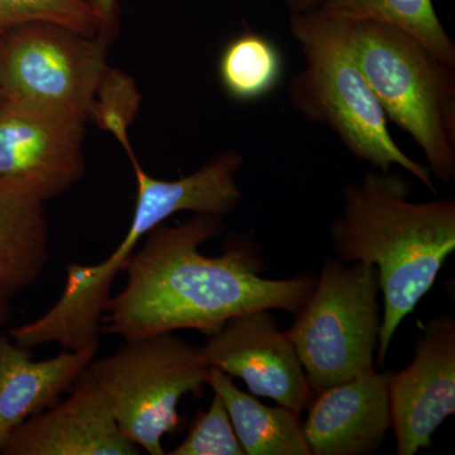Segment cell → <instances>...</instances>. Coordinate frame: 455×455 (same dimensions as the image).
Instances as JSON below:
<instances>
[{
	"instance_id": "cell-8",
	"label": "cell",
	"mask_w": 455,
	"mask_h": 455,
	"mask_svg": "<svg viewBox=\"0 0 455 455\" xmlns=\"http://www.w3.org/2000/svg\"><path fill=\"white\" fill-rule=\"evenodd\" d=\"M85 122L46 110L0 108V185L42 202L62 196L85 173Z\"/></svg>"
},
{
	"instance_id": "cell-5",
	"label": "cell",
	"mask_w": 455,
	"mask_h": 455,
	"mask_svg": "<svg viewBox=\"0 0 455 455\" xmlns=\"http://www.w3.org/2000/svg\"><path fill=\"white\" fill-rule=\"evenodd\" d=\"M379 272L371 263L328 257L313 291L284 331L313 394L373 368L379 348Z\"/></svg>"
},
{
	"instance_id": "cell-21",
	"label": "cell",
	"mask_w": 455,
	"mask_h": 455,
	"mask_svg": "<svg viewBox=\"0 0 455 455\" xmlns=\"http://www.w3.org/2000/svg\"><path fill=\"white\" fill-rule=\"evenodd\" d=\"M326 0H283L284 5L291 13H307L322 7Z\"/></svg>"
},
{
	"instance_id": "cell-2",
	"label": "cell",
	"mask_w": 455,
	"mask_h": 455,
	"mask_svg": "<svg viewBox=\"0 0 455 455\" xmlns=\"http://www.w3.org/2000/svg\"><path fill=\"white\" fill-rule=\"evenodd\" d=\"M409 181L372 170L343 188V211L331 229L335 259L371 263L379 272L383 316L377 358L381 366L392 338L430 291L455 250V196L409 199Z\"/></svg>"
},
{
	"instance_id": "cell-17",
	"label": "cell",
	"mask_w": 455,
	"mask_h": 455,
	"mask_svg": "<svg viewBox=\"0 0 455 455\" xmlns=\"http://www.w3.org/2000/svg\"><path fill=\"white\" fill-rule=\"evenodd\" d=\"M218 73L228 97L252 103L268 97L280 85L283 53L267 36L245 31L221 51Z\"/></svg>"
},
{
	"instance_id": "cell-22",
	"label": "cell",
	"mask_w": 455,
	"mask_h": 455,
	"mask_svg": "<svg viewBox=\"0 0 455 455\" xmlns=\"http://www.w3.org/2000/svg\"><path fill=\"white\" fill-rule=\"evenodd\" d=\"M9 307H0V324L4 322L5 317L8 315Z\"/></svg>"
},
{
	"instance_id": "cell-15",
	"label": "cell",
	"mask_w": 455,
	"mask_h": 455,
	"mask_svg": "<svg viewBox=\"0 0 455 455\" xmlns=\"http://www.w3.org/2000/svg\"><path fill=\"white\" fill-rule=\"evenodd\" d=\"M205 383L223 400L244 455H311L300 414L281 405L266 406L217 368L209 367Z\"/></svg>"
},
{
	"instance_id": "cell-6",
	"label": "cell",
	"mask_w": 455,
	"mask_h": 455,
	"mask_svg": "<svg viewBox=\"0 0 455 455\" xmlns=\"http://www.w3.org/2000/svg\"><path fill=\"white\" fill-rule=\"evenodd\" d=\"M208 370L202 347L175 331L124 340L88 366L123 435L151 455L166 454L163 439L178 427L180 400L202 391Z\"/></svg>"
},
{
	"instance_id": "cell-4",
	"label": "cell",
	"mask_w": 455,
	"mask_h": 455,
	"mask_svg": "<svg viewBox=\"0 0 455 455\" xmlns=\"http://www.w3.org/2000/svg\"><path fill=\"white\" fill-rule=\"evenodd\" d=\"M350 44L387 119L423 151L433 178L455 179V68L406 33L349 20Z\"/></svg>"
},
{
	"instance_id": "cell-7",
	"label": "cell",
	"mask_w": 455,
	"mask_h": 455,
	"mask_svg": "<svg viewBox=\"0 0 455 455\" xmlns=\"http://www.w3.org/2000/svg\"><path fill=\"white\" fill-rule=\"evenodd\" d=\"M108 42L52 23H27L0 36L3 104L94 121L113 71Z\"/></svg>"
},
{
	"instance_id": "cell-16",
	"label": "cell",
	"mask_w": 455,
	"mask_h": 455,
	"mask_svg": "<svg viewBox=\"0 0 455 455\" xmlns=\"http://www.w3.org/2000/svg\"><path fill=\"white\" fill-rule=\"evenodd\" d=\"M317 9L347 20L395 27L455 68V44L440 22L433 0H326Z\"/></svg>"
},
{
	"instance_id": "cell-10",
	"label": "cell",
	"mask_w": 455,
	"mask_h": 455,
	"mask_svg": "<svg viewBox=\"0 0 455 455\" xmlns=\"http://www.w3.org/2000/svg\"><path fill=\"white\" fill-rule=\"evenodd\" d=\"M391 429L397 455L431 447V439L455 412V320L434 316L416 340L411 363L388 377Z\"/></svg>"
},
{
	"instance_id": "cell-9",
	"label": "cell",
	"mask_w": 455,
	"mask_h": 455,
	"mask_svg": "<svg viewBox=\"0 0 455 455\" xmlns=\"http://www.w3.org/2000/svg\"><path fill=\"white\" fill-rule=\"evenodd\" d=\"M272 310L248 311L228 320L203 346L209 367L242 379L256 396L301 414L313 398L295 347Z\"/></svg>"
},
{
	"instance_id": "cell-20",
	"label": "cell",
	"mask_w": 455,
	"mask_h": 455,
	"mask_svg": "<svg viewBox=\"0 0 455 455\" xmlns=\"http://www.w3.org/2000/svg\"><path fill=\"white\" fill-rule=\"evenodd\" d=\"M100 23V36L108 42L113 41L118 28V0H89Z\"/></svg>"
},
{
	"instance_id": "cell-19",
	"label": "cell",
	"mask_w": 455,
	"mask_h": 455,
	"mask_svg": "<svg viewBox=\"0 0 455 455\" xmlns=\"http://www.w3.org/2000/svg\"><path fill=\"white\" fill-rule=\"evenodd\" d=\"M167 454L244 455L220 395L214 394L211 406L200 415L184 442Z\"/></svg>"
},
{
	"instance_id": "cell-14",
	"label": "cell",
	"mask_w": 455,
	"mask_h": 455,
	"mask_svg": "<svg viewBox=\"0 0 455 455\" xmlns=\"http://www.w3.org/2000/svg\"><path fill=\"white\" fill-rule=\"evenodd\" d=\"M44 204L23 188L0 185V307L32 286L49 262Z\"/></svg>"
},
{
	"instance_id": "cell-13",
	"label": "cell",
	"mask_w": 455,
	"mask_h": 455,
	"mask_svg": "<svg viewBox=\"0 0 455 455\" xmlns=\"http://www.w3.org/2000/svg\"><path fill=\"white\" fill-rule=\"evenodd\" d=\"M99 341L35 361L32 349L0 333V451L28 419L55 405L95 359Z\"/></svg>"
},
{
	"instance_id": "cell-12",
	"label": "cell",
	"mask_w": 455,
	"mask_h": 455,
	"mask_svg": "<svg viewBox=\"0 0 455 455\" xmlns=\"http://www.w3.org/2000/svg\"><path fill=\"white\" fill-rule=\"evenodd\" d=\"M388 374L374 368L317 394L302 424L311 455H368L391 429Z\"/></svg>"
},
{
	"instance_id": "cell-3",
	"label": "cell",
	"mask_w": 455,
	"mask_h": 455,
	"mask_svg": "<svg viewBox=\"0 0 455 455\" xmlns=\"http://www.w3.org/2000/svg\"><path fill=\"white\" fill-rule=\"evenodd\" d=\"M289 27L305 60L304 68L290 80L293 109L329 128L357 160L379 171L397 164L436 194L429 167L412 160L392 139L387 116L353 53L349 20L315 9L290 14Z\"/></svg>"
},
{
	"instance_id": "cell-18",
	"label": "cell",
	"mask_w": 455,
	"mask_h": 455,
	"mask_svg": "<svg viewBox=\"0 0 455 455\" xmlns=\"http://www.w3.org/2000/svg\"><path fill=\"white\" fill-rule=\"evenodd\" d=\"M36 22L66 27L89 37L100 36V23L89 0H0V36Z\"/></svg>"
},
{
	"instance_id": "cell-11",
	"label": "cell",
	"mask_w": 455,
	"mask_h": 455,
	"mask_svg": "<svg viewBox=\"0 0 455 455\" xmlns=\"http://www.w3.org/2000/svg\"><path fill=\"white\" fill-rule=\"evenodd\" d=\"M88 368L70 396L28 419L9 436L3 455H139Z\"/></svg>"
},
{
	"instance_id": "cell-23",
	"label": "cell",
	"mask_w": 455,
	"mask_h": 455,
	"mask_svg": "<svg viewBox=\"0 0 455 455\" xmlns=\"http://www.w3.org/2000/svg\"><path fill=\"white\" fill-rule=\"evenodd\" d=\"M3 107V99H2V95H0V108Z\"/></svg>"
},
{
	"instance_id": "cell-1",
	"label": "cell",
	"mask_w": 455,
	"mask_h": 455,
	"mask_svg": "<svg viewBox=\"0 0 455 455\" xmlns=\"http://www.w3.org/2000/svg\"><path fill=\"white\" fill-rule=\"evenodd\" d=\"M226 228L223 218L196 214L152 229L125 262L127 283L108 302L100 331L124 340L184 329L211 337L248 311L296 315L316 278L260 276L259 250L250 239H236L221 256H204L200 245Z\"/></svg>"
}]
</instances>
